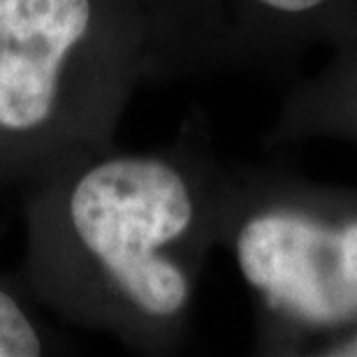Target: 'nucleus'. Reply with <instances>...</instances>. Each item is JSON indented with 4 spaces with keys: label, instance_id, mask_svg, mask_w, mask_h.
Wrapping results in <instances>:
<instances>
[{
    "label": "nucleus",
    "instance_id": "obj_7",
    "mask_svg": "<svg viewBox=\"0 0 357 357\" xmlns=\"http://www.w3.org/2000/svg\"><path fill=\"white\" fill-rule=\"evenodd\" d=\"M318 355L325 357H357V323L346 327L337 337H332L327 344L320 348Z\"/></svg>",
    "mask_w": 357,
    "mask_h": 357
},
{
    "label": "nucleus",
    "instance_id": "obj_3",
    "mask_svg": "<svg viewBox=\"0 0 357 357\" xmlns=\"http://www.w3.org/2000/svg\"><path fill=\"white\" fill-rule=\"evenodd\" d=\"M218 246L255 309V348L318 355L357 323V188L225 165Z\"/></svg>",
    "mask_w": 357,
    "mask_h": 357
},
{
    "label": "nucleus",
    "instance_id": "obj_4",
    "mask_svg": "<svg viewBox=\"0 0 357 357\" xmlns=\"http://www.w3.org/2000/svg\"><path fill=\"white\" fill-rule=\"evenodd\" d=\"M144 33V75L174 79L281 73L327 47L357 0H130Z\"/></svg>",
    "mask_w": 357,
    "mask_h": 357
},
{
    "label": "nucleus",
    "instance_id": "obj_1",
    "mask_svg": "<svg viewBox=\"0 0 357 357\" xmlns=\"http://www.w3.org/2000/svg\"><path fill=\"white\" fill-rule=\"evenodd\" d=\"M225 165L183 132L158 151L93 149L31 181L24 278L61 318L165 355L218 248Z\"/></svg>",
    "mask_w": 357,
    "mask_h": 357
},
{
    "label": "nucleus",
    "instance_id": "obj_2",
    "mask_svg": "<svg viewBox=\"0 0 357 357\" xmlns=\"http://www.w3.org/2000/svg\"><path fill=\"white\" fill-rule=\"evenodd\" d=\"M144 75L130 0H0V178L114 144Z\"/></svg>",
    "mask_w": 357,
    "mask_h": 357
},
{
    "label": "nucleus",
    "instance_id": "obj_5",
    "mask_svg": "<svg viewBox=\"0 0 357 357\" xmlns=\"http://www.w3.org/2000/svg\"><path fill=\"white\" fill-rule=\"evenodd\" d=\"M318 73L281 100L265 142L269 146L334 139L357 144V10L325 47Z\"/></svg>",
    "mask_w": 357,
    "mask_h": 357
},
{
    "label": "nucleus",
    "instance_id": "obj_6",
    "mask_svg": "<svg viewBox=\"0 0 357 357\" xmlns=\"http://www.w3.org/2000/svg\"><path fill=\"white\" fill-rule=\"evenodd\" d=\"M47 353V337L24 299L0 281V357H38Z\"/></svg>",
    "mask_w": 357,
    "mask_h": 357
}]
</instances>
